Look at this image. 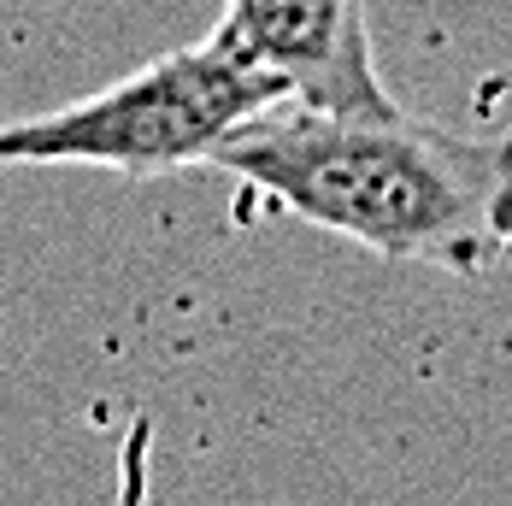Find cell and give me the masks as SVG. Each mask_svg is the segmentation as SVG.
I'll return each instance as SVG.
<instances>
[{"instance_id": "6da1fadb", "label": "cell", "mask_w": 512, "mask_h": 506, "mask_svg": "<svg viewBox=\"0 0 512 506\" xmlns=\"http://www.w3.org/2000/svg\"><path fill=\"white\" fill-rule=\"evenodd\" d=\"M277 212L395 265L483 271L512 236V136H454L401 106L277 101L212 153Z\"/></svg>"}, {"instance_id": "277c9868", "label": "cell", "mask_w": 512, "mask_h": 506, "mask_svg": "<svg viewBox=\"0 0 512 506\" xmlns=\"http://www.w3.org/2000/svg\"><path fill=\"white\" fill-rule=\"evenodd\" d=\"M507 265H512V236H507Z\"/></svg>"}, {"instance_id": "7a4b0ae2", "label": "cell", "mask_w": 512, "mask_h": 506, "mask_svg": "<svg viewBox=\"0 0 512 506\" xmlns=\"http://www.w3.org/2000/svg\"><path fill=\"white\" fill-rule=\"evenodd\" d=\"M277 101H289V89L224 30H212L206 42L171 48L89 101L0 124V165H95L118 177H171L183 165H212V153Z\"/></svg>"}, {"instance_id": "3957f363", "label": "cell", "mask_w": 512, "mask_h": 506, "mask_svg": "<svg viewBox=\"0 0 512 506\" xmlns=\"http://www.w3.org/2000/svg\"><path fill=\"white\" fill-rule=\"evenodd\" d=\"M218 30L265 65L289 101L324 112H389L365 0H230Z\"/></svg>"}]
</instances>
